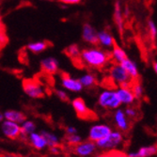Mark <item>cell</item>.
I'll return each instance as SVG.
<instances>
[{"label":"cell","instance_id":"6da1fadb","mask_svg":"<svg viewBox=\"0 0 157 157\" xmlns=\"http://www.w3.org/2000/svg\"><path fill=\"white\" fill-rule=\"evenodd\" d=\"M81 56L85 67L96 70H103L113 60V55L111 52L98 48L84 49L81 51Z\"/></svg>","mask_w":157,"mask_h":157},{"label":"cell","instance_id":"7a4b0ae2","mask_svg":"<svg viewBox=\"0 0 157 157\" xmlns=\"http://www.w3.org/2000/svg\"><path fill=\"white\" fill-rule=\"evenodd\" d=\"M123 142L122 133L119 130L111 131L105 137L95 142L97 149L102 151H113L119 148Z\"/></svg>","mask_w":157,"mask_h":157},{"label":"cell","instance_id":"3957f363","mask_svg":"<svg viewBox=\"0 0 157 157\" xmlns=\"http://www.w3.org/2000/svg\"><path fill=\"white\" fill-rule=\"evenodd\" d=\"M98 105L105 110H116L121 104L116 90H105L100 93L98 97Z\"/></svg>","mask_w":157,"mask_h":157},{"label":"cell","instance_id":"277c9868","mask_svg":"<svg viewBox=\"0 0 157 157\" xmlns=\"http://www.w3.org/2000/svg\"><path fill=\"white\" fill-rule=\"evenodd\" d=\"M24 92L32 99H40L45 96L44 89L41 82L37 78H25L22 83Z\"/></svg>","mask_w":157,"mask_h":157},{"label":"cell","instance_id":"5b68a950","mask_svg":"<svg viewBox=\"0 0 157 157\" xmlns=\"http://www.w3.org/2000/svg\"><path fill=\"white\" fill-rule=\"evenodd\" d=\"M109 76L116 85H119L122 88H130L133 82L129 75L119 63H114L111 66L109 69Z\"/></svg>","mask_w":157,"mask_h":157},{"label":"cell","instance_id":"8992f818","mask_svg":"<svg viewBox=\"0 0 157 157\" xmlns=\"http://www.w3.org/2000/svg\"><path fill=\"white\" fill-rule=\"evenodd\" d=\"M72 105L74 110L76 113V116L81 120H94L96 119V115L93 111H91L86 102L81 98H75L72 102Z\"/></svg>","mask_w":157,"mask_h":157},{"label":"cell","instance_id":"52a82bcc","mask_svg":"<svg viewBox=\"0 0 157 157\" xmlns=\"http://www.w3.org/2000/svg\"><path fill=\"white\" fill-rule=\"evenodd\" d=\"M0 131L2 135L9 139H17L21 136V127L20 124L4 120L0 123Z\"/></svg>","mask_w":157,"mask_h":157},{"label":"cell","instance_id":"ba28073f","mask_svg":"<svg viewBox=\"0 0 157 157\" xmlns=\"http://www.w3.org/2000/svg\"><path fill=\"white\" fill-rule=\"evenodd\" d=\"M112 131L111 126L105 123L93 124L89 130V140L97 142L102 138L105 137Z\"/></svg>","mask_w":157,"mask_h":157},{"label":"cell","instance_id":"9c48e42d","mask_svg":"<svg viewBox=\"0 0 157 157\" xmlns=\"http://www.w3.org/2000/svg\"><path fill=\"white\" fill-rule=\"evenodd\" d=\"M97 150L95 142L90 140H85L81 141L77 145L74 146V152L78 157H90L95 153Z\"/></svg>","mask_w":157,"mask_h":157},{"label":"cell","instance_id":"30bf717a","mask_svg":"<svg viewBox=\"0 0 157 157\" xmlns=\"http://www.w3.org/2000/svg\"><path fill=\"white\" fill-rule=\"evenodd\" d=\"M59 75L61 79V85L64 89L73 92H79L82 90L83 86L81 85L79 79L73 78L69 74L65 72H59Z\"/></svg>","mask_w":157,"mask_h":157},{"label":"cell","instance_id":"8fae6325","mask_svg":"<svg viewBox=\"0 0 157 157\" xmlns=\"http://www.w3.org/2000/svg\"><path fill=\"white\" fill-rule=\"evenodd\" d=\"M64 54L71 60H72L73 64L76 68H78V69L85 68L84 62L82 60V56H81V51L79 50V47L76 44H72V45L68 46L67 48H65Z\"/></svg>","mask_w":157,"mask_h":157},{"label":"cell","instance_id":"7c38bea8","mask_svg":"<svg viewBox=\"0 0 157 157\" xmlns=\"http://www.w3.org/2000/svg\"><path fill=\"white\" fill-rule=\"evenodd\" d=\"M113 120L115 122L118 130L121 132L128 131L130 128V122L129 119H128L125 115V113L122 109H116L113 115Z\"/></svg>","mask_w":157,"mask_h":157},{"label":"cell","instance_id":"4fadbf2b","mask_svg":"<svg viewBox=\"0 0 157 157\" xmlns=\"http://www.w3.org/2000/svg\"><path fill=\"white\" fill-rule=\"evenodd\" d=\"M82 37H83V40L85 41L89 42V44H92L94 46H99L100 45L98 33L96 32V30L90 24H84Z\"/></svg>","mask_w":157,"mask_h":157},{"label":"cell","instance_id":"5bb4252c","mask_svg":"<svg viewBox=\"0 0 157 157\" xmlns=\"http://www.w3.org/2000/svg\"><path fill=\"white\" fill-rule=\"evenodd\" d=\"M40 71L42 74L54 75L59 72V62L53 58H48L40 62Z\"/></svg>","mask_w":157,"mask_h":157},{"label":"cell","instance_id":"9a60e30c","mask_svg":"<svg viewBox=\"0 0 157 157\" xmlns=\"http://www.w3.org/2000/svg\"><path fill=\"white\" fill-rule=\"evenodd\" d=\"M26 139L28 140V143L38 151H42L45 148H47V142L40 133L34 132L30 135H28Z\"/></svg>","mask_w":157,"mask_h":157},{"label":"cell","instance_id":"2e32d148","mask_svg":"<svg viewBox=\"0 0 157 157\" xmlns=\"http://www.w3.org/2000/svg\"><path fill=\"white\" fill-rule=\"evenodd\" d=\"M117 95L120 99L121 101V105H130L132 104H134L135 102V96L131 90L130 88H122V87H120L117 90Z\"/></svg>","mask_w":157,"mask_h":157},{"label":"cell","instance_id":"e0dca14e","mask_svg":"<svg viewBox=\"0 0 157 157\" xmlns=\"http://www.w3.org/2000/svg\"><path fill=\"white\" fill-rule=\"evenodd\" d=\"M157 152V147L155 144L143 146L139 148L136 151H131L128 153L127 157H151Z\"/></svg>","mask_w":157,"mask_h":157},{"label":"cell","instance_id":"ac0fdd59","mask_svg":"<svg viewBox=\"0 0 157 157\" xmlns=\"http://www.w3.org/2000/svg\"><path fill=\"white\" fill-rule=\"evenodd\" d=\"M3 114H4V119L6 121H10L12 122L18 123V124H21L25 120H26V117L25 114L18 110L10 109V110L5 111Z\"/></svg>","mask_w":157,"mask_h":157},{"label":"cell","instance_id":"d6986e66","mask_svg":"<svg viewBox=\"0 0 157 157\" xmlns=\"http://www.w3.org/2000/svg\"><path fill=\"white\" fill-rule=\"evenodd\" d=\"M125 71L126 73L129 75V76L132 78V80H136L139 78V74H138V70L136 66V64L130 60L129 59H126L122 62L119 63Z\"/></svg>","mask_w":157,"mask_h":157},{"label":"cell","instance_id":"ffe728a7","mask_svg":"<svg viewBox=\"0 0 157 157\" xmlns=\"http://www.w3.org/2000/svg\"><path fill=\"white\" fill-rule=\"evenodd\" d=\"M20 127H21L20 137H23V138H26L28 135L36 132V129H37V126H36L35 122L33 121H29V120H25L20 124Z\"/></svg>","mask_w":157,"mask_h":157},{"label":"cell","instance_id":"44dd1931","mask_svg":"<svg viewBox=\"0 0 157 157\" xmlns=\"http://www.w3.org/2000/svg\"><path fill=\"white\" fill-rule=\"evenodd\" d=\"M112 46H113V59H116V61L118 63H121L122 62L123 60H125L127 58V55L125 54V52L122 50V48L118 44V42L117 40L113 38L112 40Z\"/></svg>","mask_w":157,"mask_h":157},{"label":"cell","instance_id":"7402d4cb","mask_svg":"<svg viewBox=\"0 0 157 157\" xmlns=\"http://www.w3.org/2000/svg\"><path fill=\"white\" fill-rule=\"evenodd\" d=\"M52 45L53 44L49 40H42V41H37V42H33V44H28L27 48L34 54H39L40 52L45 51L47 48L51 47Z\"/></svg>","mask_w":157,"mask_h":157},{"label":"cell","instance_id":"603a6c76","mask_svg":"<svg viewBox=\"0 0 157 157\" xmlns=\"http://www.w3.org/2000/svg\"><path fill=\"white\" fill-rule=\"evenodd\" d=\"M40 134L44 136V137L45 138V140L47 142V147H49V148L59 147V138L55 133H52V132L46 131V130H42L40 132Z\"/></svg>","mask_w":157,"mask_h":157},{"label":"cell","instance_id":"cb8c5ba5","mask_svg":"<svg viewBox=\"0 0 157 157\" xmlns=\"http://www.w3.org/2000/svg\"><path fill=\"white\" fill-rule=\"evenodd\" d=\"M81 85L85 88H88V89H90V88H93L95 86L98 85V79L97 77L92 75V74H88L84 76H82L80 79H79Z\"/></svg>","mask_w":157,"mask_h":157},{"label":"cell","instance_id":"d4e9b609","mask_svg":"<svg viewBox=\"0 0 157 157\" xmlns=\"http://www.w3.org/2000/svg\"><path fill=\"white\" fill-rule=\"evenodd\" d=\"M130 89H131L136 99H140L142 96H143V93H144L143 87H142V85H141L140 81H138V79L133 80Z\"/></svg>","mask_w":157,"mask_h":157},{"label":"cell","instance_id":"484cf974","mask_svg":"<svg viewBox=\"0 0 157 157\" xmlns=\"http://www.w3.org/2000/svg\"><path fill=\"white\" fill-rule=\"evenodd\" d=\"M114 22H115L116 25L118 26V29L121 35H122V15L120 8L119 2L116 3V8H115V12H114Z\"/></svg>","mask_w":157,"mask_h":157},{"label":"cell","instance_id":"4316f807","mask_svg":"<svg viewBox=\"0 0 157 157\" xmlns=\"http://www.w3.org/2000/svg\"><path fill=\"white\" fill-rule=\"evenodd\" d=\"M98 38H99L100 44H104L105 46H112L113 37L110 35L109 31H107L106 29H105L101 33H99L98 34Z\"/></svg>","mask_w":157,"mask_h":157},{"label":"cell","instance_id":"83f0119b","mask_svg":"<svg viewBox=\"0 0 157 157\" xmlns=\"http://www.w3.org/2000/svg\"><path fill=\"white\" fill-rule=\"evenodd\" d=\"M82 137L78 135V134H75V135H69L66 137V142L70 145V146H75L78 143L82 141Z\"/></svg>","mask_w":157,"mask_h":157},{"label":"cell","instance_id":"f1b7e54d","mask_svg":"<svg viewBox=\"0 0 157 157\" xmlns=\"http://www.w3.org/2000/svg\"><path fill=\"white\" fill-rule=\"evenodd\" d=\"M124 113L125 115L128 119H131V120H134V119H136L137 115H138V111L136 107L134 106H127L124 110Z\"/></svg>","mask_w":157,"mask_h":157},{"label":"cell","instance_id":"f546056e","mask_svg":"<svg viewBox=\"0 0 157 157\" xmlns=\"http://www.w3.org/2000/svg\"><path fill=\"white\" fill-rule=\"evenodd\" d=\"M55 93H56V97H58L59 100H61L62 102H68L69 101V96H68V94L64 90H55Z\"/></svg>","mask_w":157,"mask_h":157},{"label":"cell","instance_id":"4dcf8cb0","mask_svg":"<svg viewBox=\"0 0 157 157\" xmlns=\"http://www.w3.org/2000/svg\"><path fill=\"white\" fill-rule=\"evenodd\" d=\"M149 33H150V37L151 40H155V37H156V28L155 25L153 24L152 21L149 22Z\"/></svg>","mask_w":157,"mask_h":157},{"label":"cell","instance_id":"1f68e13d","mask_svg":"<svg viewBox=\"0 0 157 157\" xmlns=\"http://www.w3.org/2000/svg\"><path fill=\"white\" fill-rule=\"evenodd\" d=\"M66 135L69 136V135H75V134H77V129L75 127V126H68L66 128Z\"/></svg>","mask_w":157,"mask_h":157},{"label":"cell","instance_id":"d6a6232c","mask_svg":"<svg viewBox=\"0 0 157 157\" xmlns=\"http://www.w3.org/2000/svg\"><path fill=\"white\" fill-rule=\"evenodd\" d=\"M58 1L67 5H75V4H79L81 2V0H58Z\"/></svg>","mask_w":157,"mask_h":157},{"label":"cell","instance_id":"836d02e7","mask_svg":"<svg viewBox=\"0 0 157 157\" xmlns=\"http://www.w3.org/2000/svg\"><path fill=\"white\" fill-rule=\"evenodd\" d=\"M2 33H6V28H5V25L2 24V19H1V16H0V34Z\"/></svg>","mask_w":157,"mask_h":157},{"label":"cell","instance_id":"e575fe53","mask_svg":"<svg viewBox=\"0 0 157 157\" xmlns=\"http://www.w3.org/2000/svg\"><path fill=\"white\" fill-rule=\"evenodd\" d=\"M0 157H20V156L15 155V154H4V155L0 156Z\"/></svg>","mask_w":157,"mask_h":157},{"label":"cell","instance_id":"d590c367","mask_svg":"<svg viewBox=\"0 0 157 157\" xmlns=\"http://www.w3.org/2000/svg\"><path fill=\"white\" fill-rule=\"evenodd\" d=\"M95 157H111L110 154H106V153H103V154H99V155H96Z\"/></svg>","mask_w":157,"mask_h":157},{"label":"cell","instance_id":"8d00e7d4","mask_svg":"<svg viewBox=\"0 0 157 157\" xmlns=\"http://www.w3.org/2000/svg\"><path fill=\"white\" fill-rule=\"evenodd\" d=\"M4 120H5L4 119V114L2 112H0V123H1Z\"/></svg>","mask_w":157,"mask_h":157},{"label":"cell","instance_id":"74e56055","mask_svg":"<svg viewBox=\"0 0 157 157\" xmlns=\"http://www.w3.org/2000/svg\"><path fill=\"white\" fill-rule=\"evenodd\" d=\"M153 70H154V72H155V73L157 72V65H156V61H153Z\"/></svg>","mask_w":157,"mask_h":157},{"label":"cell","instance_id":"f35d334b","mask_svg":"<svg viewBox=\"0 0 157 157\" xmlns=\"http://www.w3.org/2000/svg\"><path fill=\"white\" fill-rule=\"evenodd\" d=\"M48 1H53V0H48Z\"/></svg>","mask_w":157,"mask_h":157}]
</instances>
